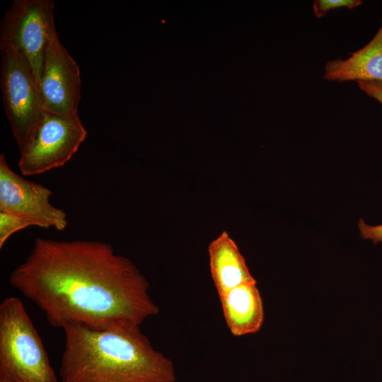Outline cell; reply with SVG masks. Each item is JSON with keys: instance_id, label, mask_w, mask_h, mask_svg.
<instances>
[{"instance_id": "obj_9", "label": "cell", "mask_w": 382, "mask_h": 382, "mask_svg": "<svg viewBox=\"0 0 382 382\" xmlns=\"http://www.w3.org/2000/svg\"><path fill=\"white\" fill-rule=\"evenodd\" d=\"M212 278L220 296L243 284L256 283L235 241L224 231L208 246Z\"/></svg>"}, {"instance_id": "obj_6", "label": "cell", "mask_w": 382, "mask_h": 382, "mask_svg": "<svg viewBox=\"0 0 382 382\" xmlns=\"http://www.w3.org/2000/svg\"><path fill=\"white\" fill-rule=\"evenodd\" d=\"M52 0H15L0 24V46L16 50L28 64L37 83L49 38L55 27Z\"/></svg>"}, {"instance_id": "obj_12", "label": "cell", "mask_w": 382, "mask_h": 382, "mask_svg": "<svg viewBox=\"0 0 382 382\" xmlns=\"http://www.w3.org/2000/svg\"><path fill=\"white\" fill-rule=\"evenodd\" d=\"M30 226H36L32 220L17 214L0 211V248L12 234Z\"/></svg>"}, {"instance_id": "obj_11", "label": "cell", "mask_w": 382, "mask_h": 382, "mask_svg": "<svg viewBox=\"0 0 382 382\" xmlns=\"http://www.w3.org/2000/svg\"><path fill=\"white\" fill-rule=\"evenodd\" d=\"M323 78L343 83L351 81H382V21L373 38L345 59L327 62Z\"/></svg>"}, {"instance_id": "obj_13", "label": "cell", "mask_w": 382, "mask_h": 382, "mask_svg": "<svg viewBox=\"0 0 382 382\" xmlns=\"http://www.w3.org/2000/svg\"><path fill=\"white\" fill-rule=\"evenodd\" d=\"M362 4L361 0H316L313 4V13L320 18L328 12L341 8L352 9Z\"/></svg>"}, {"instance_id": "obj_5", "label": "cell", "mask_w": 382, "mask_h": 382, "mask_svg": "<svg viewBox=\"0 0 382 382\" xmlns=\"http://www.w3.org/2000/svg\"><path fill=\"white\" fill-rule=\"evenodd\" d=\"M86 135L78 114L60 115L43 109L32 138L20 153L19 170L24 175H34L63 166Z\"/></svg>"}, {"instance_id": "obj_2", "label": "cell", "mask_w": 382, "mask_h": 382, "mask_svg": "<svg viewBox=\"0 0 382 382\" xmlns=\"http://www.w3.org/2000/svg\"><path fill=\"white\" fill-rule=\"evenodd\" d=\"M140 325L96 330L66 325L62 382H175L172 361L155 349Z\"/></svg>"}, {"instance_id": "obj_3", "label": "cell", "mask_w": 382, "mask_h": 382, "mask_svg": "<svg viewBox=\"0 0 382 382\" xmlns=\"http://www.w3.org/2000/svg\"><path fill=\"white\" fill-rule=\"evenodd\" d=\"M0 382H62L22 301L0 304Z\"/></svg>"}, {"instance_id": "obj_1", "label": "cell", "mask_w": 382, "mask_h": 382, "mask_svg": "<svg viewBox=\"0 0 382 382\" xmlns=\"http://www.w3.org/2000/svg\"><path fill=\"white\" fill-rule=\"evenodd\" d=\"M9 282L54 328L73 325L105 330L140 325L159 312L137 266L98 241L36 238Z\"/></svg>"}, {"instance_id": "obj_8", "label": "cell", "mask_w": 382, "mask_h": 382, "mask_svg": "<svg viewBox=\"0 0 382 382\" xmlns=\"http://www.w3.org/2000/svg\"><path fill=\"white\" fill-rule=\"evenodd\" d=\"M52 194L50 189L14 172L5 156L0 155V211L25 216L39 227L64 231L67 215L50 203Z\"/></svg>"}, {"instance_id": "obj_4", "label": "cell", "mask_w": 382, "mask_h": 382, "mask_svg": "<svg viewBox=\"0 0 382 382\" xmlns=\"http://www.w3.org/2000/svg\"><path fill=\"white\" fill-rule=\"evenodd\" d=\"M0 52L3 105L21 153L42 116L40 91L29 66L16 50L0 46Z\"/></svg>"}, {"instance_id": "obj_10", "label": "cell", "mask_w": 382, "mask_h": 382, "mask_svg": "<svg viewBox=\"0 0 382 382\" xmlns=\"http://www.w3.org/2000/svg\"><path fill=\"white\" fill-rule=\"evenodd\" d=\"M231 333L243 336L257 332L264 320V308L256 283L238 286L219 296Z\"/></svg>"}, {"instance_id": "obj_15", "label": "cell", "mask_w": 382, "mask_h": 382, "mask_svg": "<svg viewBox=\"0 0 382 382\" xmlns=\"http://www.w3.org/2000/svg\"><path fill=\"white\" fill-rule=\"evenodd\" d=\"M357 82L360 90L382 104V81H359Z\"/></svg>"}, {"instance_id": "obj_14", "label": "cell", "mask_w": 382, "mask_h": 382, "mask_svg": "<svg viewBox=\"0 0 382 382\" xmlns=\"http://www.w3.org/2000/svg\"><path fill=\"white\" fill-rule=\"evenodd\" d=\"M361 237L364 239H370L374 243H382V224L370 226L361 219L358 223Z\"/></svg>"}, {"instance_id": "obj_7", "label": "cell", "mask_w": 382, "mask_h": 382, "mask_svg": "<svg viewBox=\"0 0 382 382\" xmlns=\"http://www.w3.org/2000/svg\"><path fill=\"white\" fill-rule=\"evenodd\" d=\"M81 84L79 66L60 42L54 27L39 81L43 109L60 115L78 114Z\"/></svg>"}]
</instances>
